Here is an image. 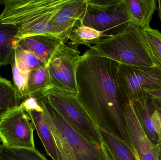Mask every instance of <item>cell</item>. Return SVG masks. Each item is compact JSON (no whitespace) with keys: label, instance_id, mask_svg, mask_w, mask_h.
<instances>
[{"label":"cell","instance_id":"32","mask_svg":"<svg viewBox=\"0 0 161 160\" xmlns=\"http://www.w3.org/2000/svg\"><path fill=\"white\" fill-rule=\"evenodd\" d=\"M0 160H5L3 159L2 158H1V157H0Z\"/></svg>","mask_w":161,"mask_h":160},{"label":"cell","instance_id":"13","mask_svg":"<svg viewBox=\"0 0 161 160\" xmlns=\"http://www.w3.org/2000/svg\"><path fill=\"white\" fill-rule=\"evenodd\" d=\"M130 101H132L134 110L151 142L156 145L160 144V141L152 121V115L155 110L153 97L145 91L140 96Z\"/></svg>","mask_w":161,"mask_h":160},{"label":"cell","instance_id":"3","mask_svg":"<svg viewBox=\"0 0 161 160\" xmlns=\"http://www.w3.org/2000/svg\"><path fill=\"white\" fill-rule=\"evenodd\" d=\"M90 49L120 64L137 67H157L143 28L132 22L121 32L102 39Z\"/></svg>","mask_w":161,"mask_h":160},{"label":"cell","instance_id":"27","mask_svg":"<svg viewBox=\"0 0 161 160\" xmlns=\"http://www.w3.org/2000/svg\"><path fill=\"white\" fill-rule=\"evenodd\" d=\"M152 121L161 143V117L157 110H155L152 114Z\"/></svg>","mask_w":161,"mask_h":160},{"label":"cell","instance_id":"6","mask_svg":"<svg viewBox=\"0 0 161 160\" xmlns=\"http://www.w3.org/2000/svg\"><path fill=\"white\" fill-rule=\"evenodd\" d=\"M86 3L87 10L82 22L91 28L107 34L114 29L117 34L131 22L123 0H86Z\"/></svg>","mask_w":161,"mask_h":160},{"label":"cell","instance_id":"30","mask_svg":"<svg viewBox=\"0 0 161 160\" xmlns=\"http://www.w3.org/2000/svg\"><path fill=\"white\" fill-rule=\"evenodd\" d=\"M158 160H161V143L158 144Z\"/></svg>","mask_w":161,"mask_h":160},{"label":"cell","instance_id":"9","mask_svg":"<svg viewBox=\"0 0 161 160\" xmlns=\"http://www.w3.org/2000/svg\"><path fill=\"white\" fill-rule=\"evenodd\" d=\"M44 113L61 132L72 148L77 160H109L104 146L93 144L76 131L42 97L36 98Z\"/></svg>","mask_w":161,"mask_h":160},{"label":"cell","instance_id":"16","mask_svg":"<svg viewBox=\"0 0 161 160\" xmlns=\"http://www.w3.org/2000/svg\"><path fill=\"white\" fill-rule=\"evenodd\" d=\"M25 112L34 124L35 129L48 156L53 160H58L53 137L45 121L43 111H32Z\"/></svg>","mask_w":161,"mask_h":160},{"label":"cell","instance_id":"18","mask_svg":"<svg viewBox=\"0 0 161 160\" xmlns=\"http://www.w3.org/2000/svg\"><path fill=\"white\" fill-rule=\"evenodd\" d=\"M99 131L109 160H136L124 141L101 129Z\"/></svg>","mask_w":161,"mask_h":160},{"label":"cell","instance_id":"22","mask_svg":"<svg viewBox=\"0 0 161 160\" xmlns=\"http://www.w3.org/2000/svg\"><path fill=\"white\" fill-rule=\"evenodd\" d=\"M0 157L5 160H48L34 148H16L0 145Z\"/></svg>","mask_w":161,"mask_h":160},{"label":"cell","instance_id":"21","mask_svg":"<svg viewBox=\"0 0 161 160\" xmlns=\"http://www.w3.org/2000/svg\"><path fill=\"white\" fill-rule=\"evenodd\" d=\"M43 113L45 121L53 137L58 160H77L72 148L64 135L44 112Z\"/></svg>","mask_w":161,"mask_h":160},{"label":"cell","instance_id":"20","mask_svg":"<svg viewBox=\"0 0 161 160\" xmlns=\"http://www.w3.org/2000/svg\"><path fill=\"white\" fill-rule=\"evenodd\" d=\"M22 101L10 81L0 77V120L8 111L19 107Z\"/></svg>","mask_w":161,"mask_h":160},{"label":"cell","instance_id":"23","mask_svg":"<svg viewBox=\"0 0 161 160\" xmlns=\"http://www.w3.org/2000/svg\"><path fill=\"white\" fill-rule=\"evenodd\" d=\"M16 57L19 69L23 72H30L32 70L46 65L34 54L18 45L16 48Z\"/></svg>","mask_w":161,"mask_h":160},{"label":"cell","instance_id":"4","mask_svg":"<svg viewBox=\"0 0 161 160\" xmlns=\"http://www.w3.org/2000/svg\"><path fill=\"white\" fill-rule=\"evenodd\" d=\"M38 97L43 98L84 138L102 148L99 128L83 107L78 94L52 88Z\"/></svg>","mask_w":161,"mask_h":160},{"label":"cell","instance_id":"19","mask_svg":"<svg viewBox=\"0 0 161 160\" xmlns=\"http://www.w3.org/2000/svg\"><path fill=\"white\" fill-rule=\"evenodd\" d=\"M53 88L47 66L30 71L28 81V95L37 98Z\"/></svg>","mask_w":161,"mask_h":160},{"label":"cell","instance_id":"33","mask_svg":"<svg viewBox=\"0 0 161 160\" xmlns=\"http://www.w3.org/2000/svg\"><path fill=\"white\" fill-rule=\"evenodd\" d=\"M159 113H160V116L161 117V113H160V112H159Z\"/></svg>","mask_w":161,"mask_h":160},{"label":"cell","instance_id":"31","mask_svg":"<svg viewBox=\"0 0 161 160\" xmlns=\"http://www.w3.org/2000/svg\"><path fill=\"white\" fill-rule=\"evenodd\" d=\"M158 16L159 18L161 20V0H159L158 1Z\"/></svg>","mask_w":161,"mask_h":160},{"label":"cell","instance_id":"5","mask_svg":"<svg viewBox=\"0 0 161 160\" xmlns=\"http://www.w3.org/2000/svg\"><path fill=\"white\" fill-rule=\"evenodd\" d=\"M80 57L78 49L59 44L46 65L53 88L78 94L76 73Z\"/></svg>","mask_w":161,"mask_h":160},{"label":"cell","instance_id":"24","mask_svg":"<svg viewBox=\"0 0 161 160\" xmlns=\"http://www.w3.org/2000/svg\"><path fill=\"white\" fill-rule=\"evenodd\" d=\"M11 64L14 82L13 86L23 101L29 97L28 81L30 72H23L19 69L16 53Z\"/></svg>","mask_w":161,"mask_h":160},{"label":"cell","instance_id":"2","mask_svg":"<svg viewBox=\"0 0 161 160\" xmlns=\"http://www.w3.org/2000/svg\"><path fill=\"white\" fill-rule=\"evenodd\" d=\"M70 1L3 0L0 1L4 5L0 20L3 23L13 24L17 27L16 38L19 40L39 35L53 36L50 22Z\"/></svg>","mask_w":161,"mask_h":160},{"label":"cell","instance_id":"17","mask_svg":"<svg viewBox=\"0 0 161 160\" xmlns=\"http://www.w3.org/2000/svg\"><path fill=\"white\" fill-rule=\"evenodd\" d=\"M110 36L111 35L85 25L81 21L72 31L69 39L71 41L69 46L75 49H78L80 45L90 48L92 44H96L102 39Z\"/></svg>","mask_w":161,"mask_h":160},{"label":"cell","instance_id":"8","mask_svg":"<svg viewBox=\"0 0 161 160\" xmlns=\"http://www.w3.org/2000/svg\"><path fill=\"white\" fill-rule=\"evenodd\" d=\"M35 130L29 116L19 106L8 111L0 120V140L6 147L34 148Z\"/></svg>","mask_w":161,"mask_h":160},{"label":"cell","instance_id":"28","mask_svg":"<svg viewBox=\"0 0 161 160\" xmlns=\"http://www.w3.org/2000/svg\"><path fill=\"white\" fill-rule=\"evenodd\" d=\"M153 98L161 101V88L153 90H145Z\"/></svg>","mask_w":161,"mask_h":160},{"label":"cell","instance_id":"15","mask_svg":"<svg viewBox=\"0 0 161 160\" xmlns=\"http://www.w3.org/2000/svg\"><path fill=\"white\" fill-rule=\"evenodd\" d=\"M17 33L15 25L3 23L0 20V66L12 63L20 42L16 38Z\"/></svg>","mask_w":161,"mask_h":160},{"label":"cell","instance_id":"29","mask_svg":"<svg viewBox=\"0 0 161 160\" xmlns=\"http://www.w3.org/2000/svg\"><path fill=\"white\" fill-rule=\"evenodd\" d=\"M153 101L155 110L161 113V101L153 98Z\"/></svg>","mask_w":161,"mask_h":160},{"label":"cell","instance_id":"14","mask_svg":"<svg viewBox=\"0 0 161 160\" xmlns=\"http://www.w3.org/2000/svg\"><path fill=\"white\" fill-rule=\"evenodd\" d=\"M123 4L131 22L143 28L149 26L157 9L155 0H123Z\"/></svg>","mask_w":161,"mask_h":160},{"label":"cell","instance_id":"7","mask_svg":"<svg viewBox=\"0 0 161 160\" xmlns=\"http://www.w3.org/2000/svg\"><path fill=\"white\" fill-rule=\"evenodd\" d=\"M116 77L126 102L140 96L145 90L161 88V70L157 67H137L119 63Z\"/></svg>","mask_w":161,"mask_h":160},{"label":"cell","instance_id":"26","mask_svg":"<svg viewBox=\"0 0 161 160\" xmlns=\"http://www.w3.org/2000/svg\"><path fill=\"white\" fill-rule=\"evenodd\" d=\"M21 108L25 111H35L39 112H43V110L40 105L36 98L34 96H29L22 101L19 105Z\"/></svg>","mask_w":161,"mask_h":160},{"label":"cell","instance_id":"12","mask_svg":"<svg viewBox=\"0 0 161 160\" xmlns=\"http://www.w3.org/2000/svg\"><path fill=\"white\" fill-rule=\"evenodd\" d=\"M62 42V40L54 36L39 35L21 39L19 45L33 53L47 65L49 59Z\"/></svg>","mask_w":161,"mask_h":160},{"label":"cell","instance_id":"25","mask_svg":"<svg viewBox=\"0 0 161 160\" xmlns=\"http://www.w3.org/2000/svg\"><path fill=\"white\" fill-rule=\"evenodd\" d=\"M156 66L161 70V33L150 26L143 28Z\"/></svg>","mask_w":161,"mask_h":160},{"label":"cell","instance_id":"34","mask_svg":"<svg viewBox=\"0 0 161 160\" xmlns=\"http://www.w3.org/2000/svg\"></svg>","mask_w":161,"mask_h":160},{"label":"cell","instance_id":"11","mask_svg":"<svg viewBox=\"0 0 161 160\" xmlns=\"http://www.w3.org/2000/svg\"><path fill=\"white\" fill-rule=\"evenodd\" d=\"M87 7L86 0H70L50 22L53 35L66 44L73 29L83 20Z\"/></svg>","mask_w":161,"mask_h":160},{"label":"cell","instance_id":"10","mask_svg":"<svg viewBox=\"0 0 161 160\" xmlns=\"http://www.w3.org/2000/svg\"><path fill=\"white\" fill-rule=\"evenodd\" d=\"M125 126L130 151L136 160H158V145L151 142L137 115L131 101L123 109Z\"/></svg>","mask_w":161,"mask_h":160},{"label":"cell","instance_id":"1","mask_svg":"<svg viewBox=\"0 0 161 160\" xmlns=\"http://www.w3.org/2000/svg\"><path fill=\"white\" fill-rule=\"evenodd\" d=\"M119 63L86 51L76 70L78 95L98 128L120 138L130 149L123 113L126 102L116 80Z\"/></svg>","mask_w":161,"mask_h":160}]
</instances>
